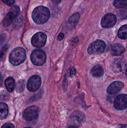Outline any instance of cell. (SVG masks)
Returning <instances> with one entry per match:
<instances>
[{
	"instance_id": "cell-3",
	"label": "cell",
	"mask_w": 127,
	"mask_h": 128,
	"mask_svg": "<svg viewBox=\"0 0 127 128\" xmlns=\"http://www.w3.org/2000/svg\"><path fill=\"white\" fill-rule=\"evenodd\" d=\"M106 45L102 40H97L90 44L88 52L90 54H100L105 51Z\"/></svg>"
},
{
	"instance_id": "cell-29",
	"label": "cell",
	"mask_w": 127,
	"mask_h": 128,
	"mask_svg": "<svg viewBox=\"0 0 127 128\" xmlns=\"http://www.w3.org/2000/svg\"><path fill=\"white\" fill-rule=\"evenodd\" d=\"M51 1L55 4H59L61 2V0H51Z\"/></svg>"
},
{
	"instance_id": "cell-10",
	"label": "cell",
	"mask_w": 127,
	"mask_h": 128,
	"mask_svg": "<svg viewBox=\"0 0 127 128\" xmlns=\"http://www.w3.org/2000/svg\"><path fill=\"white\" fill-rule=\"evenodd\" d=\"M117 22V18L113 14L108 13L105 15L101 21V25L105 28H112L115 24Z\"/></svg>"
},
{
	"instance_id": "cell-5",
	"label": "cell",
	"mask_w": 127,
	"mask_h": 128,
	"mask_svg": "<svg viewBox=\"0 0 127 128\" xmlns=\"http://www.w3.org/2000/svg\"><path fill=\"white\" fill-rule=\"evenodd\" d=\"M31 60L34 64L41 66L46 62V55L42 50H36L32 51L31 55Z\"/></svg>"
},
{
	"instance_id": "cell-28",
	"label": "cell",
	"mask_w": 127,
	"mask_h": 128,
	"mask_svg": "<svg viewBox=\"0 0 127 128\" xmlns=\"http://www.w3.org/2000/svg\"><path fill=\"white\" fill-rule=\"evenodd\" d=\"M70 76L71 77H72V76H74L75 74V70L74 68H72L70 70Z\"/></svg>"
},
{
	"instance_id": "cell-15",
	"label": "cell",
	"mask_w": 127,
	"mask_h": 128,
	"mask_svg": "<svg viewBox=\"0 0 127 128\" xmlns=\"http://www.w3.org/2000/svg\"><path fill=\"white\" fill-rule=\"evenodd\" d=\"M90 72L93 76L96 78H98L103 76L104 71H103V69L102 67V66H100V65H96L95 66H94L91 70Z\"/></svg>"
},
{
	"instance_id": "cell-1",
	"label": "cell",
	"mask_w": 127,
	"mask_h": 128,
	"mask_svg": "<svg viewBox=\"0 0 127 128\" xmlns=\"http://www.w3.org/2000/svg\"><path fill=\"white\" fill-rule=\"evenodd\" d=\"M32 17L36 23L42 24L48 21L50 17V11L47 8L38 6L34 10Z\"/></svg>"
},
{
	"instance_id": "cell-32",
	"label": "cell",
	"mask_w": 127,
	"mask_h": 128,
	"mask_svg": "<svg viewBox=\"0 0 127 128\" xmlns=\"http://www.w3.org/2000/svg\"><path fill=\"white\" fill-rule=\"evenodd\" d=\"M126 76H127V71H126Z\"/></svg>"
},
{
	"instance_id": "cell-7",
	"label": "cell",
	"mask_w": 127,
	"mask_h": 128,
	"mask_svg": "<svg viewBox=\"0 0 127 128\" xmlns=\"http://www.w3.org/2000/svg\"><path fill=\"white\" fill-rule=\"evenodd\" d=\"M39 117V109L35 106L27 108L23 112V118L28 121L36 120Z\"/></svg>"
},
{
	"instance_id": "cell-25",
	"label": "cell",
	"mask_w": 127,
	"mask_h": 128,
	"mask_svg": "<svg viewBox=\"0 0 127 128\" xmlns=\"http://www.w3.org/2000/svg\"><path fill=\"white\" fill-rule=\"evenodd\" d=\"M1 128H14V126L11 123H6L2 125Z\"/></svg>"
},
{
	"instance_id": "cell-21",
	"label": "cell",
	"mask_w": 127,
	"mask_h": 128,
	"mask_svg": "<svg viewBox=\"0 0 127 128\" xmlns=\"http://www.w3.org/2000/svg\"><path fill=\"white\" fill-rule=\"evenodd\" d=\"M16 91L19 92H22L24 89V80H20L17 82L16 86Z\"/></svg>"
},
{
	"instance_id": "cell-22",
	"label": "cell",
	"mask_w": 127,
	"mask_h": 128,
	"mask_svg": "<svg viewBox=\"0 0 127 128\" xmlns=\"http://www.w3.org/2000/svg\"><path fill=\"white\" fill-rule=\"evenodd\" d=\"M118 15L119 16L120 18L125 19L127 18V8H123L122 10H120L118 12Z\"/></svg>"
},
{
	"instance_id": "cell-31",
	"label": "cell",
	"mask_w": 127,
	"mask_h": 128,
	"mask_svg": "<svg viewBox=\"0 0 127 128\" xmlns=\"http://www.w3.org/2000/svg\"><path fill=\"white\" fill-rule=\"evenodd\" d=\"M120 128H127V124H124V125H122L120 126Z\"/></svg>"
},
{
	"instance_id": "cell-18",
	"label": "cell",
	"mask_w": 127,
	"mask_h": 128,
	"mask_svg": "<svg viewBox=\"0 0 127 128\" xmlns=\"http://www.w3.org/2000/svg\"><path fill=\"white\" fill-rule=\"evenodd\" d=\"M118 36L122 40L127 39V24L123 25L119 29L118 32Z\"/></svg>"
},
{
	"instance_id": "cell-27",
	"label": "cell",
	"mask_w": 127,
	"mask_h": 128,
	"mask_svg": "<svg viewBox=\"0 0 127 128\" xmlns=\"http://www.w3.org/2000/svg\"><path fill=\"white\" fill-rule=\"evenodd\" d=\"M64 34L63 33H60L59 34L58 37H57V39H58V40H59V41H61V40H62V39L64 38Z\"/></svg>"
},
{
	"instance_id": "cell-6",
	"label": "cell",
	"mask_w": 127,
	"mask_h": 128,
	"mask_svg": "<svg viewBox=\"0 0 127 128\" xmlns=\"http://www.w3.org/2000/svg\"><path fill=\"white\" fill-rule=\"evenodd\" d=\"M85 115L80 111H75L69 118L68 124L70 128H77L85 121Z\"/></svg>"
},
{
	"instance_id": "cell-16",
	"label": "cell",
	"mask_w": 127,
	"mask_h": 128,
	"mask_svg": "<svg viewBox=\"0 0 127 128\" xmlns=\"http://www.w3.org/2000/svg\"><path fill=\"white\" fill-rule=\"evenodd\" d=\"M8 114V107L4 102H0V120H4Z\"/></svg>"
},
{
	"instance_id": "cell-20",
	"label": "cell",
	"mask_w": 127,
	"mask_h": 128,
	"mask_svg": "<svg viewBox=\"0 0 127 128\" xmlns=\"http://www.w3.org/2000/svg\"><path fill=\"white\" fill-rule=\"evenodd\" d=\"M80 15L78 12L75 13L74 14L72 15L68 20V24L69 25H71L72 26H74L78 22V20H79Z\"/></svg>"
},
{
	"instance_id": "cell-24",
	"label": "cell",
	"mask_w": 127,
	"mask_h": 128,
	"mask_svg": "<svg viewBox=\"0 0 127 128\" xmlns=\"http://www.w3.org/2000/svg\"><path fill=\"white\" fill-rule=\"evenodd\" d=\"M2 2L8 6H11L14 3V0H1Z\"/></svg>"
},
{
	"instance_id": "cell-12",
	"label": "cell",
	"mask_w": 127,
	"mask_h": 128,
	"mask_svg": "<svg viewBox=\"0 0 127 128\" xmlns=\"http://www.w3.org/2000/svg\"><path fill=\"white\" fill-rule=\"evenodd\" d=\"M127 66V61L123 59H117L112 64V68L115 72H120L123 71Z\"/></svg>"
},
{
	"instance_id": "cell-11",
	"label": "cell",
	"mask_w": 127,
	"mask_h": 128,
	"mask_svg": "<svg viewBox=\"0 0 127 128\" xmlns=\"http://www.w3.org/2000/svg\"><path fill=\"white\" fill-rule=\"evenodd\" d=\"M114 107L118 110H123L127 108V95L120 94L117 96L114 101Z\"/></svg>"
},
{
	"instance_id": "cell-23",
	"label": "cell",
	"mask_w": 127,
	"mask_h": 128,
	"mask_svg": "<svg viewBox=\"0 0 127 128\" xmlns=\"http://www.w3.org/2000/svg\"><path fill=\"white\" fill-rule=\"evenodd\" d=\"M7 48H8V46L6 44V45H5L4 47H2V49L0 50V60H1V59H2V58H3V56H4L5 53H6V52L7 51Z\"/></svg>"
},
{
	"instance_id": "cell-8",
	"label": "cell",
	"mask_w": 127,
	"mask_h": 128,
	"mask_svg": "<svg viewBox=\"0 0 127 128\" xmlns=\"http://www.w3.org/2000/svg\"><path fill=\"white\" fill-rule=\"evenodd\" d=\"M47 40V36L44 32H39L35 34L32 37L31 42L36 48H41L45 45Z\"/></svg>"
},
{
	"instance_id": "cell-13",
	"label": "cell",
	"mask_w": 127,
	"mask_h": 128,
	"mask_svg": "<svg viewBox=\"0 0 127 128\" xmlns=\"http://www.w3.org/2000/svg\"><path fill=\"white\" fill-rule=\"evenodd\" d=\"M123 83L120 81H115L112 82L107 88V92L110 94H115L119 92L123 87Z\"/></svg>"
},
{
	"instance_id": "cell-19",
	"label": "cell",
	"mask_w": 127,
	"mask_h": 128,
	"mask_svg": "<svg viewBox=\"0 0 127 128\" xmlns=\"http://www.w3.org/2000/svg\"><path fill=\"white\" fill-rule=\"evenodd\" d=\"M113 5L117 8H127V0H114Z\"/></svg>"
},
{
	"instance_id": "cell-17",
	"label": "cell",
	"mask_w": 127,
	"mask_h": 128,
	"mask_svg": "<svg viewBox=\"0 0 127 128\" xmlns=\"http://www.w3.org/2000/svg\"><path fill=\"white\" fill-rule=\"evenodd\" d=\"M14 80L12 77H9L5 81V86L9 92H12L14 88Z\"/></svg>"
},
{
	"instance_id": "cell-30",
	"label": "cell",
	"mask_w": 127,
	"mask_h": 128,
	"mask_svg": "<svg viewBox=\"0 0 127 128\" xmlns=\"http://www.w3.org/2000/svg\"><path fill=\"white\" fill-rule=\"evenodd\" d=\"M2 76H1V73H0V86L2 85Z\"/></svg>"
},
{
	"instance_id": "cell-26",
	"label": "cell",
	"mask_w": 127,
	"mask_h": 128,
	"mask_svg": "<svg viewBox=\"0 0 127 128\" xmlns=\"http://www.w3.org/2000/svg\"><path fill=\"white\" fill-rule=\"evenodd\" d=\"M5 39H6V35L4 34H0V46L3 43L4 41H5Z\"/></svg>"
},
{
	"instance_id": "cell-14",
	"label": "cell",
	"mask_w": 127,
	"mask_h": 128,
	"mask_svg": "<svg viewBox=\"0 0 127 128\" xmlns=\"http://www.w3.org/2000/svg\"><path fill=\"white\" fill-rule=\"evenodd\" d=\"M125 52V48L120 44H115L111 50V53L113 56H119Z\"/></svg>"
},
{
	"instance_id": "cell-33",
	"label": "cell",
	"mask_w": 127,
	"mask_h": 128,
	"mask_svg": "<svg viewBox=\"0 0 127 128\" xmlns=\"http://www.w3.org/2000/svg\"></svg>"
},
{
	"instance_id": "cell-9",
	"label": "cell",
	"mask_w": 127,
	"mask_h": 128,
	"mask_svg": "<svg viewBox=\"0 0 127 128\" xmlns=\"http://www.w3.org/2000/svg\"><path fill=\"white\" fill-rule=\"evenodd\" d=\"M41 84V79L37 75L31 76L27 82V88L28 90L31 92H34L39 90Z\"/></svg>"
},
{
	"instance_id": "cell-2",
	"label": "cell",
	"mask_w": 127,
	"mask_h": 128,
	"mask_svg": "<svg viewBox=\"0 0 127 128\" xmlns=\"http://www.w3.org/2000/svg\"><path fill=\"white\" fill-rule=\"evenodd\" d=\"M26 58V51L22 48H16L9 55V61L14 66H18L24 61Z\"/></svg>"
},
{
	"instance_id": "cell-4",
	"label": "cell",
	"mask_w": 127,
	"mask_h": 128,
	"mask_svg": "<svg viewBox=\"0 0 127 128\" xmlns=\"http://www.w3.org/2000/svg\"><path fill=\"white\" fill-rule=\"evenodd\" d=\"M20 13V9L19 6H13L11 8L9 11L6 17L4 19L3 21H2V24L4 27H7V26H9L14 20L17 18V16Z\"/></svg>"
}]
</instances>
